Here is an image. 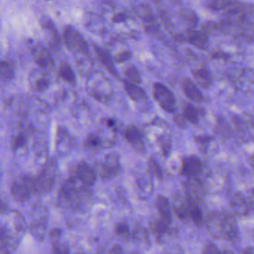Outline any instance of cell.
<instances>
[{
	"instance_id": "31",
	"label": "cell",
	"mask_w": 254,
	"mask_h": 254,
	"mask_svg": "<svg viewBox=\"0 0 254 254\" xmlns=\"http://www.w3.org/2000/svg\"><path fill=\"white\" fill-rule=\"evenodd\" d=\"M149 170L152 174H154L155 176H157L158 178H162V171L160 169V167L158 166V164L153 161L152 159L149 161Z\"/></svg>"
},
{
	"instance_id": "11",
	"label": "cell",
	"mask_w": 254,
	"mask_h": 254,
	"mask_svg": "<svg viewBox=\"0 0 254 254\" xmlns=\"http://www.w3.org/2000/svg\"><path fill=\"white\" fill-rule=\"evenodd\" d=\"M229 203H230L231 212L234 215L244 216V215H247L251 211L248 199L241 193L233 194L230 198Z\"/></svg>"
},
{
	"instance_id": "13",
	"label": "cell",
	"mask_w": 254,
	"mask_h": 254,
	"mask_svg": "<svg viewBox=\"0 0 254 254\" xmlns=\"http://www.w3.org/2000/svg\"><path fill=\"white\" fill-rule=\"evenodd\" d=\"M232 123L236 131L243 135H245L250 130H254V117L247 113L233 116Z\"/></svg>"
},
{
	"instance_id": "17",
	"label": "cell",
	"mask_w": 254,
	"mask_h": 254,
	"mask_svg": "<svg viewBox=\"0 0 254 254\" xmlns=\"http://www.w3.org/2000/svg\"><path fill=\"white\" fill-rule=\"evenodd\" d=\"M203 114V109L194 106L193 104L190 102H185L183 105V113L182 115L185 117V119L192 124H195L199 117Z\"/></svg>"
},
{
	"instance_id": "16",
	"label": "cell",
	"mask_w": 254,
	"mask_h": 254,
	"mask_svg": "<svg viewBox=\"0 0 254 254\" xmlns=\"http://www.w3.org/2000/svg\"><path fill=\"white\" fill-rule=\"evenodd\" d=\"M54 168L51 167H47L44 172L40 175V177L38 178V181L36 183V188L41 190H49L54 184V172H53Z\"/></svg>"
},
{
	"instance_id": "2",
	"label": "cell",
	"mask_w": 254,
	"mask_h": 254,
	"mask_svg": "<svg viewBox=\"0 0 254 254\" xmlns=\"http://www.w3.org/2000/svg\"><path fill=\"white\" fill-rule=\"evenodd\" d=\"M229 82L243 93H254V69L250 67L234 68L228 75Z\"/></svg>"
},
{
	"instance_id": "5",
	"label": "cell",
	"mask_w": 254,
	"mask_h": 254,
	"mask_svg": "<svg viewBox=\"0 0 254 254\" xmlns=\"http://www.w3.org/2000/svg\"><path fill=\"white\" fill-rule=\"evenodd\" d=\"M203 172V164L197 156L190 155L182 159L180 174L187 178H198Z\"/></svg>"
},
{
	"instance_id": "15",
	"label": "cell",
	"mask_w": 254,
	"mask_h": 254,
	"mask_svg": "<svg viewBox=\"0 0 254 254\" xmlns=\"http://www.w3.org/2000/svg\"><path fill=\"white\" fill-rule=\"evenodd\" d=\"M75 175L78 180L86 186L92 185L95 181V172L85 163H80L76 166Z\"/></svg>"
},
{
	"instance_id": "38",
	"label": "cell",
	"mask_w": 254,
	"mask_h": 254,
	"mask_svg": "<svg viewBox=\"0 0 254 254\" xmlns=\"http://www.w3.org/2000/svg\"><path fill=\"white\" fill-rule=\"evenodd\" d=\"M241 252L242 253H254V248L253 247H247V248H244Z\"/></svg>"
},
{
	"instance_id": "27",
	"label": "cell",
	"mask_w": 254,
	"mask_h": 254,
	"mask_svg": "<svg viewBox=\"0 0 254 254\" xmlns=\"http://www.w3.org/2000/svg\"><path fill=\"white\" fill-rule=\"evenodd\" d=\"M35 57H36V62L42 66H46L51 62V58H50L48 52L43 48L36 49Z\"/></svg>"
},
{
	"instance_id": "40",
	"label": "cell",
	"mask_w": 254,
	"mask_h": 254,
	"mask_svg": "<svg viewBox=\"0 0 254 254\" xmlns=\"http://www.w3.org/2000/svg\"><path fill=\"white\" fill-rule=\"evenodd\" d=\"M5 207V203L0 199V209H3Z\"/></svg>"
},
{
	"instance_id": "30",
	"label": "cell",
	"mask_w": 254,
	"mask_h": 254,
	"mask_svg": "<svg viewBox=\"0 0 254 254\" xmlns=\"http://www.w3.org/2000/svg\"><path fill=\"white\" fill-rule=\"evenodd\" d=\"M12 76H13V71L11 66L5 62H0V77L11 78Z\"/></svg>"
},
{
	"instance_id": "21",
	"label": "cell",
	"mask_w": 254,
	"mask_h": 254,
	"mask_svg": "<svg viewBox=\"0 0 254 254\" xmlns=\"http://www.w3.org/2000/svg\"><path fill=\"white\" fill-rule=\"evenodd\" d=\"M125 90L127 94L135 101H141L145 98V91L139 87L136 83H132L130 81H125L124 83Z\"/></svg>"
},
{
	"instance_id": "22",
	"label": "cell",
	"mask_w": 254,
	"mask_h": 254,
	"mask_svg": "<svg viewBox=\"0 0 254 254\" xmlns=\"http://www.w3.org/2000/svg\"><path fill=\"white\" fill-rule=\"evenodd\" d=\"M180 18L183 24L187 27V29L190 30L193 29L197 24V17L196 15L190 9H185L180 12Z\"/></svg>"
},
{
	"instance_id": "25",
	"label": "cell",
	"mask_w": 254,
	"mask_h": 254,
	"mask_svg": "<svg viewBox=\"0 0 254 254\" xmlns=\"http://www.w3.org/2000/svg\"><path fill=\"white\" fill-rule=\"evenodd\" d=\"M171 223H169L168 221H166L164 218H162L160 216V218H156L153 220L152 224H151V228H152V231L158 235V236H161L163 235L164 233L168 232L169 230V225Z\"/></svg>"
},
{
	"instance_id": "35",
	"label": "cell",
	"mask_w": 254,
	"mask_h": 254,
	"mask_svg": "<svg viewBox=\"0 0 254 254\" xmlns=\"http://www.w3.org/2000/svg\"><path fill=\"white\" fill-rule=\"evenodd\" d=\"M116 232L119 234V235H126L128 233V228L126 226V224L124 223H120L116 226Z\"/></svg>"
},
{
	"instance_id": "33",
	"label": "cell",
	"mask_w": 254,
	"mask_h": 254,
	"mask_svg": "<svg viewBox=\"0 0 254 254\" xmlns=\"http://www.w3.org/2000/svg\"><path fill=\"white\" fill-rule=\"evenodd\" d=\"M25 141H26L25 137L20 134V135H18V136L14 139V141H13V147H14L15 149H16V148H19V147H22V146L24 145Z\"/></svg>"
},
{
	"instance_id": "37",
	"label": "cell",
	"mask_w": 254,
	"mask_h": 254,
	"mask_svg": "<svg viewBox=\"0 0 254 254\" xmlns=\"http://www.w3.org/2000/svg\"><path fill=\"white\" fill-rule=\"evenodd\" d=\"M247 199H248V202H249V205H250L251 210L254 211V189L251 190V191H250V193H249Z\"/></svg>"
},
{
	"instance_id": "19",
	"label": "cell",
	"mask_w": 254,
	"mask_h": 254,
	"mask_svg": "<svg viewBox=\"0 0 254 254\" xmlns=\"http://www.w3.org/2000/svg\"><path fill=\"white\" fill-rule=\"evenodd\" d=\"M233 0H208L206 6L213 11H222L225 14L231 10L234 6Z\"/></svg>"
},
{
	"instance_id": "12",
	"label": "cell",
	"mask_w": 254,
	"mask_h": 254,
	"mask_svg": "<svg viewBox=\"0 0 254 254\" xmlns=\"http://www.w3.org/2000/svg\"><path fill=\"white\" fill-rule=\"evenodd\" d=\"M207 33L201 29V30H194L190 29L187 35V39L190 45L194 46L197 49L200 50H207L209 47V42L207 38Z\"/></svg>"
},
{
	"instance_id": "36",
	"label": "cell",
	"mask_w": 254,
	"mask_h": 254,
	"mask_svg": "<svg viewBox=\"0 0 254 254\" xmlns=\"http://www.w3.org/2000/svg\"><path fill=\"white\" fill-rule=\"evenodd\" d=\"M185 121H186V119H185V117H184L183 115H177V116L175 117V122H176L177 125H178L179 127H181V128L185 127Z\"/></svg>"
},
{
	"instance_id": "34",
	"label": "cell",
	"mask_w": 254,
	"mask_h": 254,
	"mask_svg": "<svg viewBox=\"0 0 254 254\" xmlns=\"http://www.w3.org/2000/svg\"><path fill=\"white\" fill-rule=\"evenodd\" d=\"M202 252H203V253H207V254H208V253H220V251L215 247V245H213V244H211V243L205 245V247L203 248Z\"/></svg>"
},
{
	"instance_id": "24",
	"label": "cell",
	"mask_w": 254,
	"mask_h": 254,
	"mask_svg": "<svg viewBox=\"0 0 254 254\" xmlns=\"http://www.w3.org/2000/svg\"><path fill=\"white\" fill-rule=\"evenodd\" d=\"M95 52H96V54H97V56H98L100 62L107 67V69H108L111 73H113L114 75H117L116 69H115L114 66H113L112 59H111V57L109 56V54H108L106 51H103V50H101L100 48H97V47H95Z\"/></svg>"
},
{
	"instance_id": "28",
	"label": "cell",
	"mask_w": 254,
	"mask_h": 254,
	"mask_svg": "<svg viewBox=\"0 0 254 254\" xmlns=\"http://www.w3.org/2000/svg\"><path fill=\"white\" fill-rule=\"evenodd\" d=\"M60 75L64 79H65L69 82H72L74 79V73H73L72 69L70 68V66L66 63L62 64V65L60 67Z\"/></svg>"
},
{
	"instance_id": "39",
	"label": "cell",
	"mask_w": 254,
	"mask_h": 254,
	"mask_svg": "<svg viewBox=\"0 0 254 254\" xmlns=\"http://www.w3.org/2000/svg\"><path fill=\"white\" fill-rule=\"evenodd\" d=\"M250 164H251V167H252L253 170H254V154L250 157Z\"/></svg>"
},
{
	"instance_id": "14",
	"label": "cell",
	"mask_w": 254,
	"mask_h": 254,
	"mask_svg": "<svg viewBox=\"0 0 254 254\" xmlns=\"http://www.w3.org/2000/svg\"><path fill=\"white\" fill-rule=\"evenodd\" d=\"M124 138L127 140V142L138 152L143 153L145 150L143 140L141 137L140 132L135 128L134 126H128L124 130Z\"/></svg>"
},
{
	"instance_id": "8",
	"label": "cell",
	"mask_w": 254,
	"mask_h": 254,
	"mask_svg": "<svg viewBox=\"0 0 254 254\" xmlns=\"http://www.w3.org/2000/svg\"><path fill=\"white\" fill-rule=\"evenodd\" d=\"M191 75L195 84L200 88L206 89L209 88L212 84V74L210 70L204 65H199L191 68Z\"/></svg>"
},
{
	"instance_id": "32",
	"label": "cell",
	"mask_w": 254,
	"mask_h": 254,
	"mask_svg": "<svg viewBox=\"0 0 254 254\" xmlns=\"http://www.w3.org/2000/svg\"><path fill=\"white\" fill-rule=\"evenodd\" d=\"M85 143H86V145H88L91 148L96 147V146L99 145V138L96 137L95 135H90V136L87 137Z\"/></svg>"
},
{
	"instance_id": "29",
	"label": "cell",
	"mask_w": 254,
	"mask_h": 254,
	"mask_svg": "<svg viewBox=\"0 0 254 254\" xmlns=\"http://www.w3.org/2000/svg\"><path fill=\"white\" fill-rule=\"evenodd\" d=\"M125 74H126V77L128 79V81L132 82V83H140L141 82V79H140V74L137 70V68L131 66V67H128L125 71Z\"/></svg>"
},
{
	"instance_id": "1",
	"label": "cell",
	"mask_w": 254,
	"mask_h": 254,
	"mask_svg": "<svg viewBox=\"0 0 254 254\" xmlns=\"http://www.w3.org/2000/svg\"><path fill=\"white\" fill-rule=\"evenodd\" d=\"M208 233L217 239L235 241L238 237V229L232 212L211 211L204 218Z\"/></svg>"
},
{
	"instance_id": "9",
	"label": "cell",
	"mask_w": 254,
	"mask_h": 254,
	"mask_svg": "<svg viewBox=\"0 0 254 254\" xmlns=\"http://www.w3.org/2000/svg\"><path fill=\"white\" fill-rule=\"evenodd\" d=\"M182 88L185 95L190 101L194 103H201L205 101V98L203 97L202 93L198 89V86L191 79L185 77L182 80Z\"/></svg>"
},
{
	"instance_id": "4",
	"label": "cell",
	"mask_w": 254,
	"mask_h": 254,
	"mask_svg": "<svg viewBox=\"0 0 254 254\" xmlns=\"http://www.w3.org/2000/svg\"><path fill=\"white\" fill-rule=\"evenodd\" d=\"M185 195L191 203L200 205L205 194V188L198 178H188L184 184Z\"/></svg>"
},
{
	"instance_id": "41",
	"label": "cell",
	"mask_w": 254,
	"mask_h": 254,
	"mask_svg": "<svg viewBox=\"0 0 254 254\" xmlns=\"http://www.w3.org/2000/svg\"><path fill=\"white\" fill-rule=\"evenodd\" d=\"M153 1H155V2H157V1H159V0H153Z\"/></svg>"
},
{
	"instance_id": "6",
	"label": "cell",
	"mask_w": 254,
	"mask_h": 254,
	"mask_svg": "<svg viewBox=\"0 0 254 254\" xmlns=\"http://www.w3.org/2000/svg\"><path fill=\"white\" fill-rule=\"evenodd\" d=\"M64 40L66 47L73 51L85 52L87 45L81 35L72 27H66L64 32Z\"/></svg>"
},
{
	"instance_id": "23",
	"label": "cell",
	"mask_w": 254,
	"mask_h": 254,
	"mask_svg": "<svg viewBox=\"0 0 254 254\" xmlns=\"http://www.w3.org/2000/svg\"><path fill=\"white\" fill-rule=\"evenodd\" d=\"M215 133L222 139H228L232 135V129L223 118H218L216 120Z\"/></svg>"
},
{
	"instance_id": "10",
	"label": "cell",
	"mask_w": 254,
	"mask_h": 254,
	"mask_svg": "<svg viewBox=\"0 0 254 254\" xmlns=\"http://www.w3.org/2000/svg\"><path fill=\"white\" fill-rule=\"evenodd\" d=\"M172 209L174 213L180 218V219H188L189 218V212H190V202L187 199L186 195L181 193H176L173 196L172 199Z\"/></svg>"
},
{
	"instance_id": "26",
	"label": "cell",
	"mask_w": 254,
	"mask_h": 254,
	"mask_svg": "<svg viewBox=\"0 0 254 254\" xmlns=\"http://www.w3.org/2000/svg\"><path fill=\"white\" fill-rule=\"evenodd\" d=\"M193 140L196 143V145L199 148V150L202 153H204L207 150L208 146L210 145L211 141L213 140V137L206 136V135H195L193 137Z\"/></svg>"
},
{
	"instance_id": "3",
	"label": "cell",
	"mask_w": 254,
	"mask_h": 254,
	"mask_svg": "<svg viewBox=\"0 0 254 254\" xmlns=\"http://www.w3.org/2000/svg\"><path fill=\"white\" fill-rule=\"evenodd\" d=\"M153 96L165 111L170 113L176 112L177 103L175 96L166 85L160 82H155L153 84Z\"/></svg>"
},
{
	"instance_id": "20",
	"label": "cell",
	"mask_w": 254,
	"mask_h": 254,
	"mask_svg": "<svg viewBox=\"0 0 254 254\" xmlns=\"http://www.w3.org/2000/svg\"><path fill=\"white\" fill-rule=\"evenodd\" d=\"M117 167H118V165H117L115 159H112V160L108 159L104 163L99 164V166L97 168V172L101 177L107 178V177L115 175Z\"/></svg>"
},
{
	"instance_id": "18",
	"label": "cell",
	"mask_w": 254,
	"mask_h": 254,
	"mask_svg": "<svg viewBox=\"0 0 254 254\" xmlns=\"http://www.w3.org/2000/svg\"><path fill=\"white\" fill-rule=\"evenodd\" d=\"M156 208H157V210L160 213L162 218H164L169 223L172 222L171 204H170L167 197H165L163 195H159L156 199Z\"/></svg>"
},
{
	"instance_id": "7",
	"label": "cell",
	"mask_w": 254,
	"mask_h": 254,
	"mask_svg": "<svg viewBox=\"0 0 254 254\" xmlns=\"http://www.w3.org/2000/svg\"><path fill=\"white\" fill-rule=\"evenodd\" d=\"M36 189V183L30 179H23L21 182H14L11 187V193L17 200H24L29 197L30 192Z\"/></svg>"
}]
</instances>
